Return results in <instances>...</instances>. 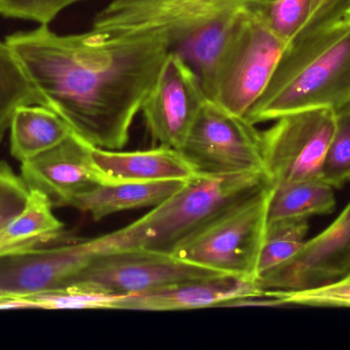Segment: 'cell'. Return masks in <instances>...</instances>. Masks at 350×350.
Segmentation results:
<instances>
[{"label":"cell","mask_w":350,"mask_h":350,"mask_svg":"<svg viewBox=\"0 0 350 350\" xmlns=\"http://www.w3.org/2000/svg\"><path fill=\"white\" fill-rule=\"evenodd\" d=\"M312 3V0H269L259 14L273 34L288 45L306 26Z\"/></svg>","instance_id":"obj_24"},{"label":"cell","mask_w":350,"mask_h":350,"mask_svg":"<svg viewBox=\"0 0 350 350\" xmlns=\"http://www.w3.org/2000/svg\"><path fill=\"white\" fill-rule=\"evenodd\" d=\"M269 0H111L94 16V30L164 39L197 73L204 90L230 29L245 12Z\"/></svg>","instance_id":"obj_2"},{"label":"cell","mask_w":350,"mask_h":350,"mask_svg":"<svg viewBox=\"0 0 350 350\" xmlns=\"http://www.w3.org/2000/svg\"><path fill=\"white\" fill-rule=\"evenodd\" d=\"M207 100L193 68L170 51L141 112L154 141L179 150Z\"/></svg>","instance_id":"obj_11"},{"label":"cell","mask_w":350,"mask_h":350,"mask_svg":"<svg viewBox=\"0 0 350 350\" xmlns=\"http://www.w3.org/2000/svg\"><path fill=\"white\" fill-rule=\"evenodd\" d=\"M28 186L12 166L0 162V230L24 209L29 197Z\"/></svg>","instance_id":"obj_27"},{"label":"cell","mask_w":350,"mask_h":350,"mask_svg":"<svg viewBox=\"0 0 350 350\" xmlns=\"http://www.w3.org/2000/svg\"><path fill=\"white\" fill-rule=\"evenodd\" d=\"M92 158L105 182L187 181L197 175L178 150L165 146L137 151L92 147Z\"/></svg>","instance_id":"obj_15"},{"label":"cell","mask_w":350,"mask_h":350,"mask_svg":"<svg viewBox=\"0 0 350 350\" xmlns=\"http://www.w3.org/2000/svg\"><path fill=\"white\" fill-rule=\"evenodd\" d=\"M10 129V154L21 164L59 145L73 134L55 111L42 105L16 109Z\"/></svg>","instance_id":"obj_18"},{"label":"cell","mask_w":350,"mask_h":350,"mask_svg":"<svg viewBox=\"0 0 350 350\" xmlns=\"http://www.w3.org/2000/svg\"><path fill=\"white\" fill-rule=\"evenodd\" d=\"M30 308L41 310H116L122 296L79 288H64L24 297Z\"/></svg>","instance_id":"obj_23"},{"label":"cell","mask_w":350,"mask_h":350,"mask_svg":"<svg viewBox=\"0 0 350 350\" xmlns=\"http://www.w3.org/2000/svg\"><path fill=\"white\" fill-rule=\"evenodd\" d=\"M287 45L258 12L243 14L228 32L205 88L209 100L246 116L267 88Z\"/></svg>","instance_id":"obj_5"},{"label":"cell","mask_w":350,"mask_h":350,"mask_svg":"<svg viewBox=\"0 0 350 350\" xmlns=\"http://www.w3.org/2000/svg\"><path fill=\"white\" fill-rule=\"evenodd\" d=\"M98 254L94 238L0 257V290L27 297L67 288Z\"/></svg>","instance_id":"obj_12"},{"label":"cell","mask_w":350,"mask_h":350,"mask_svg":"<svg viewBox=\"0 0 350 350\" xmlns=\"http://www.w3.org/2000/svg\"><path fill=\"white\" fill-rule=\"evenodd\" d=\"M308 219H284L267 222L257 263V277L289 260L306 242Z\"/></svg>","instance_id":"obj_21"},{"label":"cell","mask_w":350,"mask_h":350,"mask_svg":"<svg viewBox=\"0 0 350 350\" xmlns=\"http://www.w3.org/2000/svg\"><path fill=\"white\" fill-rule=\"evenodd\" d=\"M178 151L197 175L267 174L261 132L209 99Z\"/></svg>","instance_id":"obj_7"},{"label":"cell","mask_w":350,"mask_h":350,"mask_svg":"<svg viewBox=\"0 0 350 350\" xmlns=\"http://www.w3.org/2000/svg\"><path fill=\"white\" fill-rule=\"evenodd\" d=\"M256 279L222 275L181 282L145 293L122 296L116 310L172 312L226 306L237 299L265 297Z\"/></svg>","instance_id":"obj_14"},{"label":"cell","mask_w":350,"mask_h":350,"mask_svg":"<svg viewBox=\"0 0 350 350\" xmlns=\"http://www.w3.org/2000/svg\"><path fill=\"white\" fill-rule=\"evenodd\" d=\"M25 105L41 101L10 45L0 41V143L16 109Z\"/></svg>","instance_id":"obj_20"},{"label":"cell","mask_w":350,"mask_h":350,"mask_svg":"<svg viewBox=\"0 0 350 350\" xmlns=\"http://www.w3.org/2000/svg\"><path fill=\"white\" fill-rule=\"evenodd\" d=\"M350 105V25L345 18L294 38L284 49L258 100L253 125L314 109Z\"/></svg>","instance_id":"obj_3"},{"label":"cell","mask_w":350,"mask_h":350,"mask_svg":"<svg viewBox=\"0 0 350 350\" xmlns=\"http://www.w3.org/2000/svg\"><path fill=\"white\" fill-rule=\"evenodd\" d=\"M80 1L84 0H0V14L49 25L64 10Z\"/></svg>","instance_id":"obj_26"},{"label":"cell","mask_w":350,"mask_h":350,"mask_svg":"<svg viewBox=\"0 0 350 350\" xmlns=\"http://www.w3.org/2000/svg\"><path fill=\"white\" fill-rule=\"evenodd\" d=\"M336 111L314 109L284 115L261 132L265 172L271 183L320 178Z\"/></svg>","instance_id":"obj_9"},{"label":"cell","mask_w":350,"mask_h":350,"mask_svg":"<svg viewBox=\"0 0 350 350\" xmlns=\"http://www.w3.org/2000/svg\"><path fill=\"white\" fill-rule=\"evenodd\" d=\"M92 147L75 134L59 145L22 162L21 177L29 189L46 195L55 207H69L76 197L105 183L92 158Z\"/></svg>","instance_id":"obj_13"},{"label":"cell","mask_w":350,"mask_h":350,"mask_svg":"<svg viewBox=\"0 0 350 350\" xmlns=\"http://www.w3.org/2000/svg\"><path fill=\"white\" fill-rule=\"evenodd\" d=\"M42 106L96 148L121 150L170 53L152 35L90 30L59 35L40 25L8 35Z\"/></svg>","instance_id":"obj_1"},{"label":"cell","mask_w":350,"mask_h":350,"mask_svg":"<svg viewBox=\"0 0 350 350\" xmlns=\"http://www.w3.org/2000/svg\"><path fill=\"white\" fill-rule=\"evenodd\" d=\"M347 12H350V6H349V10H347Z\"/></svg>","instance_id":"obj_30"},{"label":"cell","mask_w":350,"mask_h":350,"mask_svg":"<svg viewBox=\"0 0 350 350\" xmlns=\"http://www.w3.org/2000/svg\"><path fill=\"white\" fill-rule=\"evenodd\" d=\"M349 6L350 0H312L310 18L297 36L342 20Z\"/></svg>","instance_id":"obj_28"},{"label":"cell","mask_w":350,"mask_h":350,"mask_svg":"<svg viewBox=\"0 0 350 350\" xmlns=\"http://www.w3.org/2000/svg\"><path fill=\"white\" fill-rule=\"evenodd\" d=\"M185 182H105L74 199L69 207L88 213L98 221L120 212L155 208L178 190Z\"/></svg>","instance_id":"obj_16"},{"label":"cell","mask_w":350,"mask_h":350,"mask_svg":"<svg viewBox=\"0 0 350 350\" xmlns=\"http://www.w3.org/2000/svg\"><path fill=\"white\" fill-rule=\"evenodd\" d=\"M345 18V20L347 21V22L350 25V12H347V14H345V18Z\"/></svg>","instance_id":"obj_29"},{"label":"cell","mask_w":350,"mask_h":350,"mask_svg":"<svg viewBox=\"0 0 350 350\" xmlns=\"http://www.w3.org/2000/svg\"><path fill=\"white\" fill-rule=\"evenodd\" d=\"M269 183L265 173L196 175L137 221L94 238L98 254L126 249L174 254L226 210Z\"/></svg>","instance_id":"obj_4"},{"label":"cell","mask_w":350,"mask_h":350,"mask_svg":"<svg viewBox=\"0 0 350 350\" xmlns=\"http://www.w3.org/2000/svg\"><path fill=\"white\" fill-rule=\"evenodd\" d=\"M217 275L222 273L187 262L174 254L126 249L96 254L67 288L110 295H135Z\"/></svg>","instance_id":"obj_8"},{"label":"cell","mask_w":350,"mask_h":350,"mask_svg":"<svg viewBox=\"0 0 350 350\" xmlns=\"http://www.w3.org/2000/svg\"><path fill=\"white\" fill-rule=\"evenodd\" d=\"M320 178L333 188L350 181V105L336 111L335 127Z\"/></svg>","instance_id":"obj_22"},{"label":"cell","mask_w":350,"mask_h":350,"mask_svg":"<svg viewBox=\"0 0 350 350\" xmlns=\"http://www.w3.org/2000/svg\"><path fill=\"white\" fill-rule=\"evenodd\" d=\"M271 189L269 183L226 210L174 255L222 275L256 279Z\"/></svg>","instance_id":"obj_6"},{"label":"cell","mask_w":350,"mask_h":350,"mask_svg":"<svg viewBox=\"0 0 350 350\" xmlns=\"http://www.w3.org/2000/svg\"><path fill=\"white\" fill-rule=\"evenodd\" d=\"M349 273L350 201L324 232L256 282L265 293L304 291L331 285Z\"/></svg>","instance_id":"obj_10"},{"label":"cell","mask_w":350,"mask_h":350,"mask_svg":"<svg viewBox=\"0 0 350 350\" xmlns=\"http://www.w3.org/2000/svg\"><path fill=\"white\" fill-rule=\"evenodd\" d=\"M333 189L321 178L273 183L267 222L332 213L336 205Z\"/></svg>","instance_id":"obj_19"},{"label":"cell","mask_w":350,"mask_h":350,"mask_svg":"<svg viewBox=\"0 0 350 350\" xmlns=\"http://www.w3.org/2000/svg\"><path fill=\"white\" fill-rule=\"evenodd\" d=\"M278 306L350 308V273L343 279L316 289L296 292H267Z\"/></svg>","instance_id":"obj_25"},{"label":"cell","mask_w":350,"mask_h":350,"mask_svg":"<svg viewBox=\"0 0 350 350\" xmlns=\"http://www.w3.org/2000/svg\"><path fill=\"white\" fill-rule=\"evenodd\" d=\"M29 190L24 209L0 230V257L44 248L63 234L65 226L53 214L49 197L40 191Z\"/></svg>","instance_id":"obj_17"}]
</instances>
